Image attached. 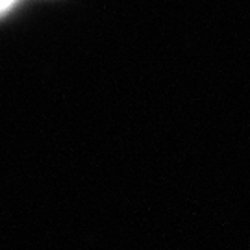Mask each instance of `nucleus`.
<instances>
[{
    "label": "nucleus",
    "instance_id": "nucleus-1",
    "mask_svg": "<svg viewBox=\"0 0 250 250\" xmlns=\"http://www.w3.org/2000/svg\"><path fill=\"white\" fill-rule=\"evenodd\" d=\"M17 0H0V13H4V11H8L13 4H15Z\"/></svg>",
    "mask_w": 250,
    "mask_h": 250
}]
</instances>
